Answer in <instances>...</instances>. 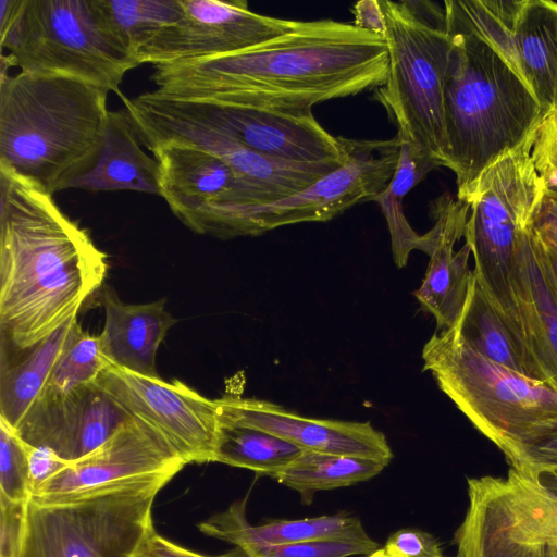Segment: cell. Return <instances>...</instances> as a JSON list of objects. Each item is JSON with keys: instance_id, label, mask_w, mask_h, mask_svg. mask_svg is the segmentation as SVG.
<instances>
[{"instance_id": "1", "label": "cell", "mask_w": 557, "mask_h": 557, "mask_svg": "<svg viewBox=\"0 0 557 557\" xmlns=\"http://www.w3.org/2000/svg\"><path fill=\"white\" fill-rule=\"evenodd\" d=\"M385 38L354 24L321 20L231 54L154 65V91L277 111L376 89L385 83Z\"/></svg>"}, {"instance_id": "2", "label": "cell", "mask_w": 557, "mask_h": 557, "mask_svg": "<svg viewBox=\"0 0 557 557\" xmlns=\"http://www.w3.org/2000/svg\"><path fill=\"white\" fill-rule=\"evenodd\" d=\"M107 255L47 194L0 165V329L29 350L102 287Z\"/></svg>"}, {"instance_id": "3", "label": "cell", "mask_w": 557, "mask_h": 557, "mask_svg": "<svg viewBox=\"0 0 557 557\" xmlns=\"http://www.w3.org/2000/svg\"><path fill=\"white\" fill-rule=\"evenodd\" d=\"M109 91L53 73L0 81V165L53 196L96 163Z\"/></svg>"}, {"instance_id": "4", "label": "cell", "mask_w": 557, "mask_h": 557, "mask_svg": "<svg viewBox=\"0 0 557 557\" xmlns=\"http://www.w3.org/2000/svg\"><path fill=\"white\" fill-rule=\"evenodd\" d=\"M451 38L444 85L447 165L462 201L481 173L524 141L546 114L485 41L447 26Z\"/></svg>"}, {"instance_id": "5", "label": "cell", "mask_w": 557, "mask_h": 557, "mask_svg": "<svg viewBox=\"0 0 557 557\" xmlns=\"http://www.w3.org/2000/svg\"><path fill=\"white\" fill-rule=\"evenodd\" d=\"M385 18L388 69L374 99L400 141L438 166L447 165L444 85L451 38L444 4L379 1Z\"/></svg>"}, {"instance_id": "6", "label": "cell", "mask_w": 557, "mask_h": 557, "mask_svg": "<svg viewBox=\"0 0 557 557\" xmlns=\"http://www.w3.org/2000/svg\"><path fill=\"white\" fill-rule=\"evenodd\" d=\"M423 369L473 426L506 455L557 423V391L485 357L454 327L422 349Z\"/></svg>"}, {"instance_id": "7", "label": "cell", "mask_w": 557, "mask_h": 557, "mask_svg": "<svg viewBox=\"0 0 557 557\" xmlns=\"http://www.w3.org/2000/svg\"><path fill=\"white\" fill-rule=\"evenodd\" d=\"M0 47L23 72L72 76L120 97L125 74L139 65L92 0H0Z\"/></svg>"}, {"instance_id": "8", "label": "cell", "mask_w": 557, "mask_h": 557, "mask_svg": "<svg viewBox=\"0 0 557 557\" xmlns=\"http://www.w3.org/2000/svg\"><path fill=\"white\" fill-rule=\"evenodd\" d=\"M534 132L487 166L462 200L469 206L463 237L473 255L475 278L497 312L524 339L512 277L519 236L545 195L531 156Z\"/></svg>"}, {"instance_id": "9", "label": "cell", "mask_w": 557, "mask_h": 557, "mask_svg": "<svg viewBox=\"0 0 557 557\" xmlns=\"http://www.w3.org/2000/svg\"><path fill=\"white\" fill-rule=\"evenodd\" d=\"M168 483H136L53 504L29 498L16 557H133L153 528V502Z\"/></svg>"}, {"instance_id": "10", "label": "cell", "mask_w": 557, "mask_h": 557, "mask_svg": "<svg viewBox=\"0 0 557 557\" xmlns=\"http://www.w3.org/2000/svg\"><path fill=\"white\" fill-rule=\"evenodd\" d=\"M468 499L457 557H557V497L532 476L469 479Z\"/></svg>"}, {"instance_id": "11", "label": "cell", "mask_w": 557, "mask_h": 557, "mask_svg": "<svg viewBox=\"0 0 557 557\" xmlns=\"http://www.w3.org/2000/svg\"><path fill=\"white\" fill-rule=\"evenodd\" d=\"M447 26L485 41L521 78L542 109H557V2L447 0Z\"/></svg>"}, {"instance_id": "12", "label": "cell", "mask_w": 557, "mask_h": 557, "mask_svg": "<svg viewBox=\"0 0 557 557\" xmlns=\"http://www.w3.org/2000/svg\"><path fill=\"white\" fill-rule=\"evenodd\" d=\"M398 136L385 140L346 138V159L312 185L269 203L243 207L232 238L258 236L280 226L325 222L379 195L398 163Z\"/></svg>"}, {"instance_id": "13", "label": "cell", "mask_w": 557, "mask_h": 557, "mask_svg": "<svg viewBox=\"0 0 557 557\" xmlns=\"http://www.w3.org/2000/svg\"><path fill=\"white\" fill-rule=\"evenodd\" d=\"M146 148L160 163L161 197L196 234L231 239L238 211L268 202L259 189L208 150L180 140L157 141Z\"/></svg>"}, {"instance_id": "14", "label": "cell", "mask_w": 557, "mask_h": 557, "mask_svg": "<svg viewBox=\"0 0 557 557\" xmlns=\"http://www.w3.org/2000/svg\"><path fill=\"white\" fill-rule=\"evenodd\" d=\"M121 98L145 147L157 141L180 140L208 150L259 189L267 203L312 185L341 165L293 163L268 158L174 110L152 90L133 98Z\"/></svg>"}, {"instance_id": "15", "label": "cell", "mask_w": 557, "mask_h": 557, "mask_svg": "<svg viewBox=\"0 0 557 557\" xmlns=\"http://www.w3.org/2000/svg\"><path fill=\"white\" fill-rule=\"evenodd\" d=\"M96 383L131 416L159 432L186 465L214 462L221 429L215 399L178 380L165 382L109 362Z\"/></svg>"}, {"instance_id": "16", "label": "cell", "mask_w": 557, "mask_h": 557, "mask_svg": "<svg viewBox=\"0 0 557 557\" xmlns=\"http://www.w3.org/2000/svg\"><path fill=\"white\" fill-rule=\"evenodd\" d=\"M185 466L159 432L132 416L98 448L44 481L30 498L53 504L136 483L170 482Z\"/></svg>"}, {"instance_id": "17", "label": "cell", "mask_w": 557, "mask_h": 557, "mask_svg": "<svg viewBox=\"0 0 557 557\" xmlns=\"http://www.w3.org/2000/svg\"><path fill=\"white\" fill-rule=\"evenodd\" d=\"M152 91L174 110L268 158L308 164H342L346 159V138L331 135L313 116L312 110L257 109L175 99Z\"/></svg>"}, {"instance_id": "18", "label": "cell", "mask_w": 557, "mask_h": 557, "mask_svg": "<svg viewBox=\"0 0 557 557\" xmlns=\"http://www.w3.org/2000/svg\"><path fill=\"white\" fill-rule=\"evenodd\" d=\"M181 17L138 52V63L186 62L243 51L287 34L302 21L255 13L243 0H182Z\"/></svg>"}, {"instance_id": "19", "label": "cell", "mask_w": 557, "mask_h": 557, "mask_svg": "<svg viewBox=\"0 0 557 557\" xmlns=\"http://www.w3.org/2000/svg\"><path fill=\"white\" fill-rule=\"evenodd\" d=\"M215 400L221 424L259 429L301 450L366 458L386 466L393 458L385 435L370 422L307 418L274 403L238 395Z\"/></svg>"}, {"instance_id": "20", "label": "cell", "mask_w": 557, "mask_h": 557, "mask_svg": "<svg viewBox=\"0 0 557 557\" xmlns=\"http://www.w3.org/2000/svg\"><path fill=\"white\" fill-rule=\"evenodd\" d=\"M131 417L95 381L63 399L33 406L13 430L25 443L71 462L98 448Z\"/></svg>"}, {"instance_id": "21", "label": "cell", "mask_w": 557, "mask_h": 557, "mask_svg": "<svg viewBox=\"0 0 557 557\" xmlns=\"http://www.w3.org/2000/svg\"><path fill=\"white\" fill-rule=\"evenodd\" d=\"M434 246L420 287L413 293L422 309L431 313L438 331L451 327L460 318L469 296L473 270L468 267L470 247L458 251L455 244L465 235L469 206L443 194L432 203Z\"/></svg>"}, {"instance_id": "22", "label": "cell", "mask_w": 557, "mask_h": 557, "mask_svg": "<svg viewBox=\"0 0 557 557\" xmlns=\"http://www.w3.org/2000/svg\"><path fill=\"white\" fill-rule=\"evenodd\" d=\"M104 326L99 337L101 354L115 367L159 377L157 352L177 320L165 309L164 298L140 305L123 302L115 289L104 285L100 295Z\"/></svg>"}, {"instance_id": "23", "label": "cell", "mask_w": 557, "mask_h": 557, "mask_svg": "<svg viewBox=\"0 0 557 557\" xmlns=\"http://www.w3.org/2000/svg\"><path fill=\"white\" fill-rule=\"evenodd\" d=\"M201 533L231 543L244 555L265 546L312 541H370L361 522L344 513L252 525L246 518V499L198 524Z\"/></svg>"}, {"instance_id": "24", "label": "cell", "mask_w": 557, "mask_h": 557, "mask_svg": "<svg viewBox=\"0 0 557 557\" xmlns=\"http://www.w3.org/2000/svg\"><path fill=\"white\" fill-rule=\"evenodd\" d=\"M512 288L528 346L545 382L557 391V297L529 226L519 236Z\"/></svg>"}, {"instance_id": "25", "label": "cell", "mask_w": 557, "mask_h": 557, "mask_svg": "<svg viewBox=\"0 0 557 557\" xmlns=\"http://www.w3.org/2000/svg\"><path fill=\"white\" fill-rule=\"evenodd\" d=\"M127 111L108 112L95 165L70 183L69 188L90 193L128 190L161 197L160 163L141 148Z\"/></svg>"}, {"instance_id": "26", "label": "cell", "mask_w": 557, "mask_h": 557, "mask_svg": "<svg viewBox=\"0 0 557 557\" xmlns=\"http://www.w3.org/2000/svg\"><path fill=\"white\" fill-rule=\"evenodd\" d=\"M453 326L485 357L524 376L545 382L528 343L497 312L474 273L462 313Z\"/></svg>"}, {"instance_id": "27", "label": "cell", "mask_w": 557, "mask_h": 557, "mask_svg": "<svg viewBox=\"0 0 557 557\" xmlns=\"http://www.w3.org/2000/svg\"><path fill=\"white\" fill-rule=\"evenodd\" d=\"M77 315L29 349L16 364L1 363L0 420L17 429L45 387L62 355Z\"/></svg>"}, {"instance_id": "28", "label": "cell", "mask_w": 557, "mask_h": 557, "mask_svg": "<svg viewBox=\"0 0 557 557\" xmlns=\"http://www.w3.org/2000/svg\"><path fill=\"white\" fill-rule=\"evenodd\" d=\"M437 166L419 156L408 143L400 141L396 171L388 185L372 199L380 206L387 223L393 259L398 268L407 264L411 251L417 249L430 255L433 249L434 230L418 234L405 216L403 202L405 196Z\"/></svg>"}, {"instance_id": "29", "label": "cell", "mask_w": 557, "mask_h": 557, "mask_svg": "<svg viewBox=\"0 0 557 557\" xmlns=\"http://www.w3.org/2000/svg\"><path fill=\"white\" fill-rule=\"evenodd\" d=\"M386 465L366 458L302 450L273 479L309 498L319 491L355 485L382 472Z\"/></svg>"}, {"instance_id": "30", "label": "cell", "mask_w": 557, "mask_h": 557, "mask_svg": "<svg viewBox=\"0 0 557 557\" xmlns=\"http://www.w3.org/2000/svg\"><path fill=\"white\" fill-rule=\"evenodd\" d=\"M92 1L104 28L136 60L146 44L183 13L182 0Z\"/></svg>"}, {"instance_id": "31", "label": "cell", "mask_w": 557, "mask_h": 557, "mask_svg": "<svg viewBox=\"0 0 557 557\" xmlns=\"http://www.w3.org/2000/svg\"><path fill=\"white\" fill-rule=\"evenodd\" d=\"M302 450L269 432L221 424L214 462L274 478Z\"/></svg>"}, {"instance_id": "32", "label": "cell", "mask_w": 557, "mask_h": 557, "mask_svg": "<svg viewBox=\"0 0 557 557\" xmlns=\"http://www.w3.org/2000/svg\"><path fill=\"white\" fill-rule=\"evenodd\" d=\"M107 364L99 337L84 331L76 321L62 355L34 405L50 404L67 397L82 386L95 382Z\"/></svg>"}, {"instance_id": "33", "label": "cell", "mask_w": 557, "mask_h": 557, "mask_svg": "<svg viewBox=\"0 0 557 557\" xmlns=\"http://www.w3.org/2000/svg\"><path fill=\"white\" fill-rule=\"evenodd\" d=\"M0 497L13 503H27L32 497L25 444L2 420H0Z\"/></svg>"}, {"instance_id": "34", "label": "cell", "mask_w": 557, "mask_h": 557, "mask_svg": "<svg viewBox=\"0 0 557 557\" xmlns=\"http://www.w3.org/2000/svg\"><path fill=\"white\" fill-rule=\"evenodd\" d=\"M380 548L370 541H312L296 544L265 546L245 557H350L369 555Z\"/></svg>"}, {"instance_id": "35", "label": "cell", "mask_w": 557, "mask_h": 557, "mask_svg": "<svg viewBox=\"0 0 557 557\" xmlns=\"http://www.w3.org/2000/svg\"><path fill=\"white\" fill-rule=\"evenodd\" d=\"M510 468L533 475L557 468V423L505 455Z\"/></svg>"}, {"instance_id": "36", "label": "cell", "mask_w": 557, "mask_h": 557, "mask_svg": "<svg viewBox=\"0 0 557 557\" xmlns=\"http://www.w3.org/2000/svg\"><path fill=\"white\" fill-rule=\"evenodd\" d=\"M531 156L545 194L557 197V109L548 111L535 128Z\"/></svg>"}, {"instance_id": "37", "label": "cell", "mask_w": 557, "mask_h": 557, "mask_svg": "<svg viewBox=\"0 0 557 557\" xmlns=\"http://www.w3.org/2000/svg\"><path fill=\"white\" fill-rule=\"evenodd\" d=\"M401 557H445L436 539L428 532L401 529L394 532L384 546Z\"/></svg>"}, {"instance_id": "38", "label": "cell", "mask_w": 557, "mask_h": 557, "mask_svg": "<svg viewBox=\"0 0 557 557\" xmlns=\"http://www.w3.org/2000/svg\"><path fill=\"white\" fill-rule=\"evenodd\" d=\"M26 503L0 497V557H16L21 544Z\"/></svg>"}, {"instance_id": "39", "label": "cell", "mask_w": 557, "mask_h": 557, "mask_svg": "<svg viewBox=\"0 0 557 557\" xmlns=\"http://www.w3.org/2000/svg\"><path fill=\"white\" fill-rule=\"evenodd\" d=\"M133 557H245V555L238 548L221 556L202 555L163 537L153 527L146 534Z\"/></svg>"}, {"instance_id": "40", "label": "cell", "mask_w": 557, "mask_h": 557, "mask_svg": "<svg viewBox=\"0 0 557 557\" xmlns=\"http://www.w3.org/2000/svg\"><path fill=\"white\" fill-rule=\"evenodd\" d=\"M24 442V441H23ZM29 469L32 495L35 490L49 476L69 463L48 447L32 446L25 443Z\"/></svg>"}, {"instance_id": "41", "label": "cell", "mask_w": 557, "mask_h": 557, "mask_svg": "<svg viewBox=\"0 0 557 557\" xmlns=\"http://www.w3.org/2000/svg\"><path fill=\"white\" fill-rule=\"evenodd\" d=\"M531 228L557 248V197L545 194L530 223Z\"/></svg>"}, {"instance_id": "42", "label": "cell", "mask_w": 557, "mask_h": 557, "mask_svg": "<svg viewBox=\"0 0 557 557\" xmlns=\"http://www.w3.org/2000/svg\"><path fill=\"white\" fill-rule=\"evenodd\" d=\"M351 12L355 16L354 25L356 27L385 38L386 24L377 0L358 1Z\"/></svg>"}, {"instance_id": "43", "label": "cell", "mask_w": 557, "mask_h": 557, "mask_svg": "<svg viewBox=\"0 0 557 557\" xmlns=\"http://www.w3.org/2000/svg\"><path fill=\"white\" fill-rule=\"evenodd\" d=\"M540 263L557 297V248L541 238L529 225Z\"/></svg>"}, {"instance_id": "44", "label": "cell", "mask_w": 557, "mask_h": 557, "mask_svg": "<svg viewBox=\"0 0 557 557\" xmlns=\"http://www.w3.org/2000/svg\"><path fill=\"white\" fill-rule=\"evenodd\" d=\"M532 476L548 494L557 497V468L540 471Z\"/></svg>"}, {"instance_id": "45", "label": "cell", "mask_w": 557, "mask_h": 557, "mask_svg": "<svg viewBox=\"0 0 557 557\" xmlns=\"http://www.w3.org/2000/svg\"><path fill=\"white\" fill-rule=\"evenodd\" d=\"M364 557H401L395 553L388 552L384 547L377 548L369 555H364Z\"/></svg>"}]
</instances>
